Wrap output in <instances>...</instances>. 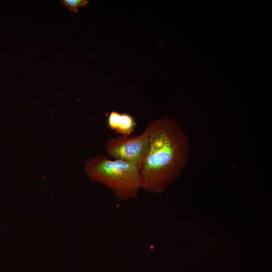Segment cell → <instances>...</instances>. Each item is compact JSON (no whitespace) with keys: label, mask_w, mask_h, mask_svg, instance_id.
Wrapping results in <instances>:
<instances>
[{"label":"cell","mask_w":272,"mask_h":272,"mask_svg":"<svg viewBox=\"0 0 272 272\" xmlns=\"http://www.w3.org/2000/svg\"><path fill=\"white\" fill-rule=\"evenodd\" d=\"M148 148L139 167L142 189L161 193L180 175L188 158L187 134L173 119L164 116L148 124Z\"/></svg>","instance_id":"obj_1"},{"label":"cell","mask_w":272,"mask_h":272,"mask_svg":"<svg viewBox=\"0 0 272 272\" xmlns=\"http://www.w3.org/2000/svg\"><path fill=\"white\" fill-rule=\"evenodd\" d=\"M84 172L91 181L107 186L120 200L135 199L142 189L138 166L120 160L99 155L86 160Z\"/></svg>","instance_id":"obj_2"},{"label":"cell","mask_w":272,"mask_h":272,"mask_svg":"<svg viewBox=\"0 0 272 272\" xmlns=\"http://www.w3.org/2000/svg\"><path fill=\"white\" fill-rule=\"evenodd\" d=\"M149 141L148 130L134 137L120 135L110 137L106 142V152L116 160H120L139 167L146 154Z\"/></svg>","instance_id":"obj_3"},{"label":"cell","mask_w":272,"mask_h":272,"mask_svg":"<svg viewBox=\"0 0 272 272\" xmlns=\"http://www.w3.org/2000/svg\"><path fill=\"white\" fill-rule=\"evenodd\" d=\"M107 124L111 130L126 136L130 135L137 125V122L131 115L115 111H111L108 114Z\"/></svg>","instance_id":"obj_4"},{"label":"cell","mask_w":272,"mask_h":272,"mask_svg":"<svg viewBox=\"0 0 272 272\" xmlns=\"http://www.w3.org/2000/svg\"><path fill=\"white\" fill-rule=\"evenodd\" d=\"M61 2L71 11L75 12H78L79 7H84L89 4V1L87 0H62Z\"/></svg>","instance_id":"obj_5"},{"label":"cell","mask_w":272,"mask_h":272,"mask_svg":"<svg viewBox=\"0 0 272 272\" xmlns=\"http://www.w3.org/2000/svg\"><path fill=\"white\" fill-rule=\"evenodd\" d=\"M176 272H179V271H176Z\"/></svg>","instance_id":"obj_6"}]
</instances>
